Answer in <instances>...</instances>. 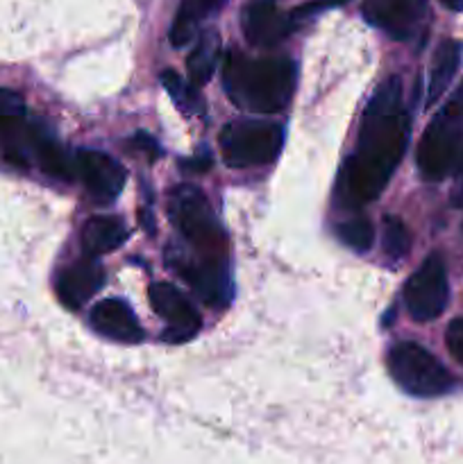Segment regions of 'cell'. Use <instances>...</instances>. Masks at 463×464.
Instances as JSON below:
<instances>
[{"instance_id": "obj_1", "label": "cell", "mask_w": 463, "mask_h": 464, "mask_svg": "<svg viewBox=\"0 0 463 464\" xmlns=\"http://www.w3.org/2000/svg\"><path fill=\"white\" fill-rule=\"evenodd\" d=\"M409 113L402 102V82L389 77L377 86L363 111L357 152L348 157L339 175V199L348 208H361L381 195L409 143Z\"/></svg>"}, {"instance_id": "obj_2", "label": "cell", "mask_w": 463, "mask_h": 464, "mask_svg": "<svg viewBox=\"0 0 463 464\" xmlns=\"http://www.w3.org/2000/svg\"><path fill=\"white\" fill-rule=\"evenodd\" d=\"M222 89L241 109L280 113L295 89V63L286 57H245L230 53L222 63Z\"/></svg>"}, {"instance_id": "obj_3", "label": "cell", "mask_w": 463, "mask_h": 464, "mask_svg": "<svg viewBox=\"0 0 463 464\" xmlns=\"http://www.w3.org/2000/svg\"><path fill=\"white\" fill-rule=\"evenodd\" d=\"M418 170L425 179L440 181L463 166V86L457 98L427 125L416 150Z\"/></svg>"}, {"instance_id": "obj_4", "label": "cell", "mask_w": 463, "mask_h": 464, "mask_svg": "<svg viewBox=\"0 0 463 464\" xmlns=\"http://www.w3.org/2000/svg\"><path fill=\"white\" fill-rule=\"evenodd\" d=\"M168 216L184 236L191 252L200 254V256L227 258L230 240H227L218 218L213 216L212 204L207 202L202 190L189 184L172 190L171 202H168Z\"/></svg>"}, {"instance_id": "obj_5", "label": "cell", "mask_w": 463, "mask_h": 464, "mask_svg": "<svg viewBox=\"0 0 463 464\" xmlns=\"http://www.w3.org/2000/svg\"><path fill=\"white\" fill-rule=\"evenodd\" d=\"M222 159L232 168L266 166L275 161L284 145V130L277 122L236 121L227 122L218 136Z\"/></svg>"}, {"instance_id": "obj_6", "label": "cell", "mask_w": 463, "mask_h": 464, "mask_svg": "<svg viewBox=\"0 0 463 464\" xmlns=\"http://www.w3.org/2000/svg\"><path fill=\"white\" fill-rule=\"evenodd\" d=\"M389 372L395 383L413 397H440L454 385L448 367L425 347L409 340L389 352Z\"/></svg>"}, {"instance_id": "obj_7", "label": "cell", "mask_w": 463, "mask_h": 464, "mask_svg": "<svg viewBox=\"0 0 463 464\" xmlns=\"http://www.w3.org/2000/svg\"><path fill=\"white\" fill-rule=\"evenodd\" d=\"M191 252V249H189ZM168 266L193 288L207 306L222 308L232 299L230 258H212L184 249H168Z\"/></svg>"}, {"instance_id": "obj_8", "label": "cell", "mask_w": 463, "mask_h": 464, "mask_svg": "<svg viewBox=\"0 0 463 464\" xmlns=\"http://www.w3.org/2000/svg\"><path fill=\"white\" fill-rule=\"evenodd\" d=\"M449 299L448 270L438 254H431L409 276L404 285V304L416 322H431L445 311Z\"/></svg>"}, {"instance_id": "obj_9", "label": "cell", "mask_w": 463, "mask_h": 464, "mask_svg": "<svg viewBox=\"0 0 463 464\" xmlns=\"http://www.w3.org/2000/svg\"><path fill=\"white\" fill-rule=\"evenodd\" d=\"M363 18L398 41L416 36L429 12V0H363Z\"/></svg>"}, {"instance_id": "obj_10", "label": "cell", "mask_w": 463, "mask_h": 464, "mask_svg": "<svg viewBox=\"0 0 463 464\" xmlns=\"http://www.w3.org/2000/svg\"><path fill=\"white\" fill-rule=\"evenodd\" d=\"M150 306L162 320H166L168 329L163 331V340L180 344L198 335L200 315L193 304L182 295L180 288L171 284H153L148 290Z\"/></svg>"}, {"instance_id": "obj_11", "label": "cell", "mask_w": 463, "mask_h": 464, "mask_svg": "<svg viewBox=\"0 0 463 464\" xmlns=\"http://www.w3.org/2000/svg\"><path fill=\"white\" fill-rule=\"evenodd\" d=\"M73 168L91 198L98 202H113L127 179L125 168L100 150H77Z\"/></svg>"}, {"instance_id": "obj_12", "label": "cell", "mask_w": 463, "mask_h": 464, "mask_svg": "<svg viewBox=\"0 0 463 464\" xmlns=\"http://www.w3.org/2000/svg\"><path fill=\"white\" fill-rule=\"evenodd\" d=\"M245 39L257 48H272L295 30L293 14L281 12L277 0H250L241 14Z\"/></svg>"}, {"instance_id": "obj_13", "label": "cell", "mask_w": 463, "mask_h": 464, "mask_svg": "<svg viewBox=\"0 0 463 464\" xmlns=\"http://www.w3.org/2000/svg\"><path fill=\"white\" fill-rule=\"evenodd\" d=\"M104 284V272L95 258H80V261L71 263L64 267L54 281V290L57 297L62 299L64 306L68 308H80L103 288Z\"/></svg>"}, {"instance_id": "obj_14", "label": "cell", "mask_w": 463, "mask_h": 464, "mask_svg": "<svg viewBox=\"0 0 463 464\" xmlns=\"http://www.w3.org/2000/svg\"><path fill=\"white\" fill-rule=\"evenodd\" d=\"M91 326L100 335L116 343H141L143 329L136 320L134 311L123 299H104L91 308Z\"/></svg>"}, {"instance_id": "obj_15", "label": "cell", "mask_w": 463, "mask_h": 464, "mask_svg": "<svg viewBox=\"0 0 463 464\" xmlns=\"http://www.w3.org/2000/svg\"><path fill=\"white\" fill-rule=\"evenodd\" d=\"M461 57L463 44L457 39H445L443 44L436 48L429 68V82H427V104H429V107H434V104L443 98L445 91L449 89L458 66H461Z\"/></svg>"}, {"instance_id": "obj_16", "label": "cell", "mask_w": 463, "mask_h": 464, "mask_svg": "<svg viewBox=\"0 0 463 464\" xmlns=\"http://www.w3.org/2000/svg\"><path fill=\"white\" fill-rule=\"evenodd\" d=\"M227 5V0H182L180 7H177L175 18H172L171 25V44L175 48L191 44L193 36L198 34L200 25L207 21L209 16L221 12Z\"/></svg>"}, {"instance_id": "obj_17", "label": "cell", "mask_w": 463, "mask_h": 464, "mask_svg": "<svg viewBox=\"0 0 463 464\" xmlns=\"http://www.w3.org/2000/svg\"><path fill=\"white\" fill-rule=\"evenodd\" d=\"M127 240V227L121 218L113 216H95L86 220L82 229V243L91 256L109 254L121 247Z\"/></svg>"}, {"instance_id": "obj_18", "label": "cell", "mask_w": 463, "mask_h": 464, "mask_svg": "<svg viewBox=\"0 0 463 464\" xmlns=\"http://www.w3.org/2000/svg\"><path fill=\"white\" fill-rule=\"evenodd\" d=\"M218 59H221V34L213 30L204 32L198 39V44H195L193 53L186 59L189 80L195 89H198V86H204L212 80Z\"/></svg>"}, {"instance_id": "obj_19", "label": "cell", "mask_w": 463, "mask_h": 464, "mask_svg": "<svg viewBox=\"0 0 463 464\" xmlns=\"http://www.w3.org/2000/svg\"><path fill=\"white\" fill-rule=\"evenodd\" d=\"M381 245H384V252L386 256L395 258H404L411 249V234H409L407 225L398 218L389 216L384 220V234H381Z\"/></svg>"}, {"instance_id": "obj_20", "label": "cell", "mask_w": 463, "mask_h": 464, "mask_svg": "<svg viewBox=\"0 0 463 464\" xmlns=\"http://www.w3.org/2000/svg\"><path fill=\"white\" fill-rule=\"evenodd\" d=\"M336 231H339L340 243L348 245L354 252H366L375 243V229H372V222L366 220V218H352V220L343 222Z\"/></svg>"}, {"instance_id": "obj_21", "label": "cell", "mask_w": 463, "mask_h": 464, "mask_svg": "<svg viewBox=\"0 0 463 464\" xmlns=\"http://www.w3.org/2000/svg\"><path fill=\"white\" fill-rule=\"evenodd\" d=\"M162 84L163 89L171 93V98L175 100V104L180 109H198L195 104H198V95H195V89H191V86H186V82L182 80L180 75H177L175 71H163L162 72Z\"/></svg>"}, {"instance_id": "obj_22", "label": "cell", "mask_w": 463, "mask_h": 464, "mask_svg": "<svg viewBox=\"0 0 463 464\" xmlns=\"http://www.w3.org/2000/svg\"><path fill=\"white\" fill-rule=\"evenodd\" d=\"M3 121H25V100L16 91L0 86V122Z\"/></svg>"}, {"instance_id": "obj_23", "label": "cell", "mask_w": 463, "mask_h": 464, "mask_svg": "<svg viewBox=\"0 0 463 464\" xmlns=\"http://www.w3.org/2000/svg\"><path fill=\"white\" fill-rule=\"evenodd\" d=\"M445 343H448V352L452 353L454 361L463 365V317L449 322L448 331H445Z\"/></svg>"}, {"instance_id": "obj_24", "label": "cell", "mask_w": 463, "mask_h": 464, "mask_svg": "<svg viewBox=\"0 0 463 464\" xmlns=\"http://www.w3.org/2000/svg\"><path fill=\"white\" fill-rule=\"evenodd\" d=\"M191 163H184V168H189V170H207L209 166H212V157H195V159H189Z\"/></svg>"}, {"instance_id": "obj_25", "label": "cell", "mask_w": 463, "mask_h": 464, "mask_svg": "<svg viewBox=\"0 0 463 464\" xmlns=\"http://www.w3.org/2000/svg\"><path fill=\"white\" fill-rule=\"evenodd\" d=\"M440 3L452 12H463V0H440Z\"/></svg>"}, {"instance_id": "obj_26", "label": "cell", "mask_w": 463, "mask_h": 464, "mask_svg": "<svg viewBox=\"0 0 463 464\" xmlns=\"http://www.w3.org/2000/svg\"><path fill=\"white\" fill-rule=\"evenodd\" d=\"M458 202H461V204H463V188H461V199H458Z\"/></svg>"}]
</instances>
